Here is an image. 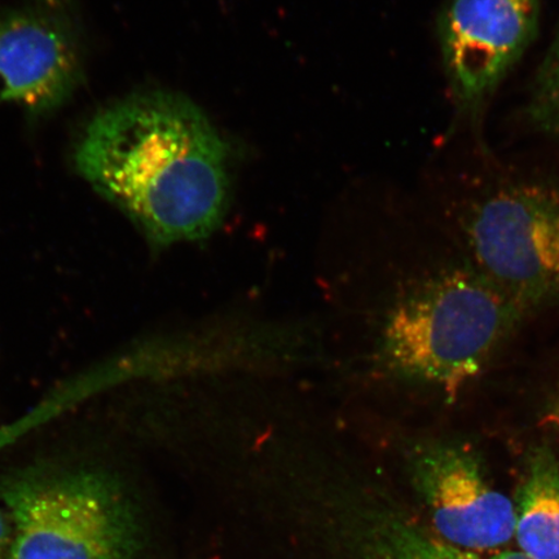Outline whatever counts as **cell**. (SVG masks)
<instances>
[{
  "mask_svg": "<svg viewBox=\"0 0 559 559\" xmlns=\"http://www.w3.org/2000/svg\"><path fill=\"white\" fill-rule=\"evenodd\" d=\"M12 534L11 519L4 509H0V559H10Z\"/></svg>",
  "mask_w": 559,
  "mask_h": 559,
  "instance_id": "11",
  "label": "cell"
},
{
  "mask_svg": "<svg viewBox=\"0 0 559 559\" xmlns=\"http://www.w3.org/2000/svg\"><path fill=\"white\" fill-rule=\"evenodd\" d=\"M528 114L539 130L559 140V31L537 70Z\"/></svg>",
  "mask_w": 559,
  "mask_h": 559,
  "instance_id": "10",
  "label": "cell"
},
{
  "mask_svg": "<svg viewBox=\"0 0 559 559\" xmlns=\"http://www.w3.org/2000/svg\"><path fill=\"white\" fill-rule=\"evenodd\" d=\"M547 421L549 425L555 426L559 430V394L555 397L554 402H551L548 414Z\"/></svg>",
  "mask_w": 559,
  "mask_h": 559,
  "instance_id": "12",
  "label": "cell"
},
{
  "mask_svg": "<svg viewBox=\"0 0 559 559\" xmlns=\"http://www.w3.org/2000/svg\"><path fill=\"white\" fill-rule=\"evenodd\" d=\"M514 536L531 559H559V463L548 449H537L530 459Z\"/></svg>",
  "mask_w": 559,
  "mask_h": 559,
  "instance_id": "8",
  "label": "cell"
},
{
  "mask_svg": "<svg viewBox=\"0 0 559 559\" xmlns=\"http://www.w3.org/2000/svg\"><path fill=\"white\" fill-rule=\"evenodd\" d=\"M59 11L41 3L0 11V104L50 115L80 87V41Z\"/></svg>",
  "mask_w": 559,
  "mask_h": 559,
  "instance_id": "6",
  "label": "cell"
},
{
  "mask_svg": "<svg viewBox=\"0 0 559 559\" xmlns=\"http://www.w3.org/2000/svg\"><path fill=\"white\" fill-rule=\"evenodd\" d=\"M10 559H135L142 526L118 475L87 463H39L0 475Z\"/></svg>",
  "mask_w": 559,
  "mask_h": 559,
  "instance_id": "3",
  "label": "cell"
},
{
  "mask_svg": "<svg viewBox=\"0 0 559 559\" xmlns=\"http://www.w3.org/2000/svg\"><path fill=\"white\" fill-rule=\"evenodd\" d=\"M414 479L440 539L473 551L501 548L513 539V502L489 484L465 447H425L414 460Z\"/></svg>",
  "mask_w": 559,
  "mask_h": 559,
  "instance_id": "7",
  "label": "cell"
},
{
  "mask_svg": "<svg viewBox=\"0 0 559 559\" xmlns=\"http://www.w3.org/2000/svg\"><path fill=\"white\" fill-rule=\"evenodd\" d=\"M480 272H444L390 312L379 344L384 368L454 401L485 369L519 314Z\"/></svg>",
  "mask_w": 559,
  "mask_h": 559,
  "instance_id": "2",
  "label": "cell"
},
{
  "mask_svg": "<svg viewBox=\"0 0 559 559\" xmlns=\"http://www.w3.org/2000/svg\"><path fill=\"white\" fill-rule=\"evenodd\" d=\"M496 177L467 195L461 228L480 274L522 311L559 296V179Z\"/></svg>",
  "mask_w": 559,
  "mask_h": 559,
  "instance_id": "4",
  "label": "cell"
},
{
  "mask_svg": "<svg viewBox=\"0 0 559 559\" xmlns=\"http://www.w3.org/2000/svg\"><path fill=\"white\" fill-rule=\"evenodd\" d=\"M540 0H450L438 20L444 72L454 104L475 111L533 44Z\"/></svg>",
  "mask_w": 559,
  "mask_h": 559,
  "instance_id": "5",
  "label": "cell"
},
{
  "mask_svg": "<svg viewBox=\"0 0 559 559\" xmlns=\"http://www.w3.org/2000/svg\"><path fill=\"white\" fill-rule=\"evenodd\" d=\"M74 163L153 248L206 239L225 219L227 146L185 96L151 91L105 108L87 126Z\"/></svg>",
  "mask_w": 559,
  "mask_h": 559,
  "instance_id": "1",
  "label": "cell"
},
{
  "mask_svg": "<svg viewBox=\"0 0 559 559\" xmlns=\"http://www.w3.org/2000/svg\"><path fill=\"white\" fill-rule=\"evenodd\" d=\"M15 437H17L15 430L0 431V450H2L4 445L10 444Z\"/></svg>",
  "mask_w": 559,
  "mask_h": 559,
  "instance_id": "13",
  "label": "cell"
},
{
  "mask_svg": "<svg viewBox=\"0 0 559 559\" xmlns=\"http://www.w3.org/2000/svg\"><path fill=\"white\" fill-rule=\"evenodd\" d=\"M365 540L367 559H531L522 551L492 556L454 547L414 523L382 516L369 527Z\"/></svg>",
  "mask_w": 559,
  "mask_h": 559,
  "instance_id": "9",
  "label": "cell"
}]
</instances>
